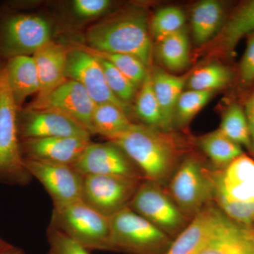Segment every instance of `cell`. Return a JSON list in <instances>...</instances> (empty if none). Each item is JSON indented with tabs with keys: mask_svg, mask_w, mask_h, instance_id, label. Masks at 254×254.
<instances>
[{
	"mask_svg": "<svg viewBox=\"0 0 254 254\" xmlns=\"http://www.w3.org/2000/svg\"><path fill=\"white\" fill-rule=\"evenodd\" d=\"M51 38V25L46 18L22 13L0 15V60L33 56Z\"/></svg>",
	"mask_w": 254,
	"mask_h": 254,
	"instance_id": "8",
	"label": "cell"
},
{
	"mask_svg": "<svg viewBox=\"0 0 254 254\" xmlns=\"http://www.w3.org/2000/svg\"><path fill=\"white\" fill-rule=\"evenodd\" d=\"M110 252L165 254L173 239L128 207L110 218Z\"/></svg>",
	"mask_w": 254,
	"mask_h": 254,
	"instance_id": "6",
	"label": "cell"
},
{
	"mask_svg": "<svg viewBox=\"0 0 254 254\" xmlns=\"http://www.w3.org/2000/svg\"><path fill=\"white\" fill-rule=\"evenodd\" d=\"M46 254H50L49 253V252H48V253H47Z\"/></svg>",
	"mask_w": 254,
	"mask_h": 254,
	"instance_id": "40",
	"label": "cell"
},
{
	"mask_svg": "<svg viewBox=\"0 0 254 254\" xmlns=\"http://www.w3.org/2000/svg\"><path fill=\"white\" fill-rule=\"evenodd\" d=\"M141 180L113 175L83 176L81 200L108 218L128 208Z\"/></svg>",
	"mask_w": 254,
	"mask_h": 254,
	"instance_id": "10",
	"label": "cell"
},
{
	"mask_svg": "<svg viewBox=\"0 0 254 254\" xmlns=\"http://www.w3.org/2000/svg\"><path fill=\"white\" fill-rule=\"evenodd\" d=\"M66 76L84 87L95 105L111 103L131 118V106L119 100L110 91L99 60L78 46L68 49Z\"/></svg>",
	"mask_w": 254,
	"mask_h": 254,
	"instance_id": "12",
	"label": "cell"
},
{
	"mask_svg": "<svg viewBox=\"0 0 254 254\" xmlns=\"http://www.w3.org/2000/svg\"><path fill=\"white\" fill-rule=\"evenodd\" d=\"M221 210L214 202L208 205L195 215L191 221L173 241L165 254H195L215 226Z\"/></svg>",
	"mask_w": 254,
	"mask_h": 254,
	"instance_id": "19",
	"label": "cell"
},
{
	"mask_svg": "<svg viewBox=\"0 0 254 254\" xmlns=\"http://www.w3.org/2000/svg\"><path fill=\"white\" fill-rule=\"evenodd\" d=\"M129 208L173 240L191 221L165 187L147 180L142 182L138 187Z\"/></svg>",
	"mask_w": 254,
	"mask_h": 254,
	"instance_id": "9",
	"label": "cell"
},
{
	"mask_svg": "<svg viewBox=\"0 0 254 254\" xmlns=\"http://www.w3.org/2000/svg\"><path fill=\"white\" fill-rule=\"evenodd\" d=\"M225 9L220 1L203 0L192 9V33L195 44L203 46L213 41L225 23Z\"/></svg>",
	"mask_w": 254,
	"mask_h": 254,
	"instance_id": "23",
	"label": "cell"
},
{
	"mask_svg": "<svg viewBox=\"0 0 254 254\" xmlns=\"http://www.w3.org/2000/svg\"><path fill=\"white\" fill-rule=\"evenodd\" d=\"M68 52L66 47L50 41L33 55L40 82V91L36 98L46 97L67 80Z\"/></svg>",
	"mask_w": 254,
	"mask_h": 254,
	"instance_id": "18",
	"label": "cell"
},
{
	"mask_svg": "<svg viewBox=\"0 0 254 254\" xmlns=\"http://www.w3.org/2000/svg\"><path fill=\"white\" fill-rule=\"evenodd\" d=\"M213 200L234 221L254 227V160L245 154L215 170Z\"/></svg>",
	"mask_w": 254,
	"mask_h": 254,
	"instance_id": "3",
	"label": "cell"
},
{
	"mask_svg": "<svg viewBox=\"0 0 254 254\" xmlns=\"http://www.w3.org/2000/svg\"><path fill=\"white\" fill-rule=\"evenodd\" d=\"M135 114L141 120V125L159 131H166L164 127L161 111L155 96L152 83L151 68L137 93Z\"/></svg>",
	"mask_w": 254,
	"mask_h": 254,
	"instance_id": "27",
	"label": "cell"
},
{
	"mask_svg": "<svg viewBox=\"0 0 254 254\" xmlns=\"http://www.w3.org/2000/svg\"><path fill=\"white\" fill-rule=\"evenodd\" d=\"M0 254H26L21 249L11 245L10 247L3 250H0Z\"/></svg>",
	"mask_w": 254,
	"mask_h": 254,
	"instance_id": "38",
	"label": "cell"
},
{
	"mask_svg": "<svg viewBox=\"0 0 254 254\" xmlns=\"http://www.w3.org/2000/svg\"><path fill=\"white\" fill-rule=\"evenodd\" d=\"M8 86L18 108L28 97L39 93L40 82L33 56H18L2 64Z\"/></svg>",
	"mask_w": 254,
	"mask_h": 254,
	"instance_id": "20",
	"label": "cell"
},
{
	"mask_svg": "<svg viewBox=\"0 0 254 254\" xmlns=\"http://www.w3.org/2000/svg\"><path fill=\"white\" fill-rule=\"evenodd\" d=\"M190 76V73L182 76H175L160 68H151L153 90L160 106L166 131H174L175 108Z\"/></svg>",
	"mask_w": 254,
	"mask_h": 254,
	"instance_id": "22",
	"label": "cell"
},
{
	"mask_svg": "<svg viewBox=\"0 0 254 254\" xmlns=\"http://www.w3.org/2000/svg\"><path fill=\"white\" fill-rule=\"evenodd\" d=\"M95 105L84 87L77 81L67 79L46 97L36 98L27 108L63 114L80 124L92 135V118Z\"/></svg>",
	"mask_w": 254,
	"mask_h": 254,
	"instance_id": "14",
	"label": "cell"
},
{
	"mask_svg": "<svg viewBox=\"0 0 254 254\" xmlns=\"http://www.w3.org/2000/svg\"><path fill=\"white\" fill-rule=\"evenodd\" d=\"M159 60L165 68L179 72L190 64V41L185 28L158 42Z\"/></svg>",
	"mask_w": 254,
	"mask_h": 254,
	"instance_id": "26",
	"label": "cell"
},
{
	"mask_svg": "<svg viewBox=\"0 0 254 254\" xmlns=\"http://www.w3.org/2000/svg\"><path fill=\"white\" fill-rule=\"evenodd\" d=\"M46 236L50 254H90L89 251L50 225Z\"/></svg>",
	"mask_w": 254,
	"mask_h": 254,
	"instance_id": "34",
	"label": "cell"
},
{
	"mask_svg": "<svg viewBox=\"0 0 254 254\" xmlns=\"http://www.w3.org/2000/svg\"><path fill=\"white\" fill-rule=\"evenodd\" d=\"M185 13L176 6L158 10L149 21L150 33L157 42L182 31L185 26Z\"/></svg>",
	"mask_w": 254,
	"mask_h": 254,
	"instance_id": "32",
	"label": "cell"
},
{
	"mask_svg": "<svg viewBox=\"0 0 254 254\" xmlns=\"http://www.w3.org/2000/svg\"><path fill=\"white\" fill-rule=\"evenodd\" d=\"M0 64V182L25 186L33 177L23 162L17 128V111Z\"/></svg>",
	"mask_w": 254,
	"mask_h": 254,
	"instance_id": "5",
	"label": "cell"
},
{
	"mask_svg": "<svg viewBox=\"0 0 254 254\" xmlns=\"http://www.w3.org/2000/svg\"><path fill=\"white\" fill-rule=\"evenodd\" d=\"M134 123L121 108L111 103L95 105L92 118L93 134L107 139L127 131Z\"/></svg>",
	"mask_w": 254,
	"mask_h": 254,
	"instance_id": "25",
	"label": "cell"
},
{
	"mask_svg": "<svg viewBox=\"0 0 254 254\" xmlns=\"http://www.w3.org/2000/svg\"><path fill=\"white\" fill-rule=\"evenodd\" d=\"M77 46L90 54L112 64L120 72L128 78L138 89H139L147 73L150 69L147 68L144 64L138 58L132 55L104 53L93 49L86 45L78 44Z\"/></svg>",
	"mask_w": 254,
	"mask_h": 254,
	"instance_id": "29",
	"label": "cell"
},
{
	"mask_svg": "<svg viewBox=\"0 0 254 254\" xmlns=\"http://www.w3.org/2000/svg\"><path fill=\"white\" fill-rule=\"evenodd\" d=\"M10 246H11L10 244L5 242L4 240H3L0 237V250L7 248V247H10Z\"/></svg>",
	"mask_w": 254,
	"mask_h": 254,
	"instance_id": "39",
	"label": "cell"
},
{
	"mask_svg": "<svg viewBox=\"0 0 254 254\" xmlns=\"http://www.w3.org/2000/svg\"><path fill=\"white\" fill-rule=\"evenodd\" d=\"M232 78L230 68L221 64L210 63L190 73L187 86L189 90L215 92L226 86Z\"/></svg>",
	"mask_w": 254,
	"mask_h": 254,
	"instance_id": "28",
	"label": "cell"
},
{
	"mask_svg": "<svg viewBox=\"0 0 254 254\" xmlns=\"http://www.w3.org/2000/svg\"><path fill=\"white\" fill-rule=\"evenodd\" d=\"M97 58L99 60L103 67L105 79L110 91L119 100L131 106V102L136 97L138 88L112 64L100 58Z\"/></svg>",
	"mask_w": 254,
	"mask_h": 254,
	"instance_id": "33",
	"label": "cell"
},
{
	"mask_svg": "<svg viewBox=\"0 0 254 254\" xmlns=\"http://www.w3.org/2000/svg\"><path fill=\"white\" fill-rule=\"evenodd\" d=\"M111 5L109 0H75L72 9L78 17L94 18L106 13Z\"/></svg>",
	"mask_w": 254,
	"mask_h": 254,
	"instance_id": "35",
	"label": "cell"
},
{
	"mask_svg": "<svg viewBox=\"0 0 254 254\" xmlns=\"http://www.w3.org/2000/svg\"><path fill=\"white\" fill-rule=\"evenodd\" d=\"M215 92L188 90L183 91L177 101L174 115V127L186 128L192 119L211 99Z\"/></svg>",
	"mask_w": 254,
	"mask_h": 254,
	"instance_id": "31",
	"label": "cell"
},
{
	"mask_svg": "<svg viewBox=\"0 0 254 254\" xmlns=\"http://www.w3.org/2000/svg\"><path fill=\"white\" fill-rule=\"evenodd\" d=\"M195 254H254V227L234 221L221 211L208 238Z\"/></svg>",
	"mask_w": 254,
	"mask_h": 254,
	"instance_id": "16",
	"label": "cell"
},
{
	"mask_svg": "<svg viewBox=\"0 0 254 254\" xmlns=\"http://www.w3.org/2000/svg\"><path fill=\"white\" fill-rule=\"evenodd\" d=\"M49 225L89 252H110V218L95 211L82 200L53 209Z\"/></svg>",
	"mask_w": 254,
	"mask_h": 254,
	"instance_id": "7",
	"label": "cell"
},
{
	"mask_svg": "<svg viewBox=\"0 0 254 254\" xmlns=\"http://www.w3.org/2000/svg\"><path fill=\"white\" fill-rule=\"evenodd\" d=\"M245 111L250 128L252 152L254 155V91L246 103Z\"/></svg>",
	"mask_w": 254,
	"mask_h": 254,
	"instance_id": "37",
	"label": "cell"
},
{
	"mask_svg": "<svg viewBox=\"0 0 254 254\" xmlns=\"http://www.w3.org/2000/svg\"><path fill=\"white\" fill-rule=\"evenodd\" d=\"M86 175H113L144 181L141 170L122 148L112 142H91L72 165Z\"/></svg>",
	"mask_w": 254,
	"mask_h": 254,
	"instance_id": "13",
	"label": "cell"
},
{
	"mask_svg": "<svg viewBox=\"0 0 254 254\" xmlns=\"http://www.w3.org/2000/svg\"><path fill=\"white\" fill-rule=\"evenodd\" d=\"M219 129L232 141L252 151L248 122L245 109L240 105L233 104L227 108L222 116Z\"/></svg>",
	"mask_w": 254,
	"mask_h": 254,
	"instance_id": "30",
	"label": "cell"
},
{
	"mask_svg": "<svg viewBox=\"0 0 254 254\" xmlns=\"http://www.w3.org/2000/svg\"><path fill=\"white\" fill-rule=\"evenodd\" d=\"M91 137H52L21 140L23 159L73 165L91 143Z\"/></svg>",
	"mask_w": 254,
	"mask_h": 254,
	"instance_id": "17",
	"label": "cell"
},
{
	"mask_svg": "<svg viewBox=\"0 0 254 254\" xmlns=\"http://www.w3.org/2000/svg\"><path fill=\"white\" fill-rule=\"evenodd\" d=\"M108 140L133 160L145 180L165 187L183 158L192 152V143L186 137L139 123Z\"/></svg>",
	"mask_w": 254,
	"mask_h": 254,
	"instance_id": "1",
	"label": "cell"
},
{
	"mask_svg": "<svg viewBox=\"0 0 254 254\" xmlns=\"http://www.w3.org/2000/svg\"><path fill=\"white\" fill-rule=\"evenodd\" d=\"M197 145L215 170H222L243 154L242 146L225 136L220 129L210 132L197 140Z\"/></svg>",
	"mask_w": 254,
	"mask_h": 254,
	"instance_id": "24",
	"label": "cell"
},
{
	"mask_svg": "<svg viewBox=\"0 0 254 254\" xmlns=\"http://www.w3.org/2000/svg\"><path fill=\"white\" fill-rule=\"evenodd\" d=\"M254 33V0L245 1L234 10L213 41L214 48L222 54H232L243 37Z\"/></svg>",
	"mask_w": 254,
	"mask_h": 254,
	"instance_id": "21",
	"label": "cell"
},
{
	"mask_svg": "<svg viewBox=\"0 0 254 254\" xmlns=\"http://www.w3.org/2000/svg\"><path fill=\"white\" fill-rule=\"evenodd\" d=\"M240 76L245 83L254 81V33L250 36L240 64Z\"/></svg>",
	"mask_w": 254,
	"mask_h": 254,
	"instance_id": "36",
	"label": "cell"
},
{
	"mask_svg": "<svg viewBox=\"0 0 254 254\" xmlns=\"http://www.w3.org/2000/svg\"><path fill=\"white\" fill-rule=\"evenodd\" d=\"M215 170L190 152L182 160L165 186L169 194L190 220L213 201Z\"/></svg>",
	"mask_w": 254,
	"mask_h": 254,
	"instance_id": "4",
	"label": "cell"
},
{
	"mask_svg": "<svg viewBox=\"0 0 254 254\" xmlns=\"http://www.w3.org/2000/svg\"><path fill=\"white\" fill-rule=\"evenodd\" d=\"M86 38L93 49L132 55L150 68L153 43L149 21L143 10L130 8L119 11L88 28Z\"/></svg>",
	"mask_w": 254,
	"mask_h": 254,
	"instance_id": "2",
	"label": "cell"
},
{
	"mask_svg": "<svg viewBox=\"0 0 254 254\" xmlns=\"http://www.w3.org/2000/svg\"><path fill=\"white\" fill-rule=\"evenodd\" d=\"M32 177L37 179L53 200V209L81 200L83 176L72 165L23 159Z\"/></svg>",
	"mask_w": 254,
	"mask_h": 254,
	"instance_id": "11",
	"label": "cell"
},
{
	"mask_svg": "<svg viewBox=\"0 0 254 254\" xmlns=\"http://www.w3.org/2000/svg\"><path fill=\"white\" fill-rule=\"evenodd\" d=\"M20 141L52 137H91L86 128L63 114L50 110L18 108Z\"/></svg>",
	"mask_w": 254,
	"mask_h": 254,
	"instance_id": "15",
	"label": "cell"
}]
</instances>
